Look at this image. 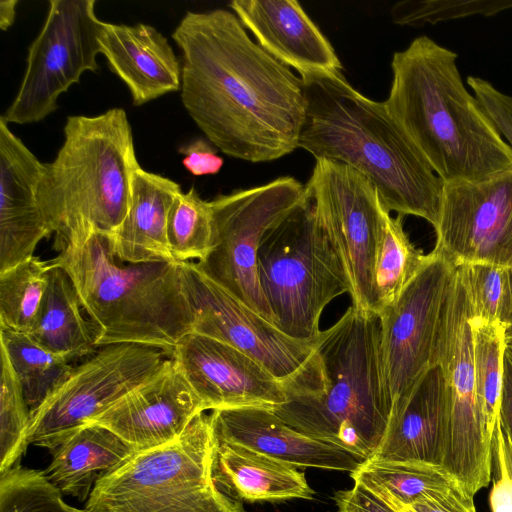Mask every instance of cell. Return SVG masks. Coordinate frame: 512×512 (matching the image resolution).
Returning <instances> with one entry per match:
<instances>
[{"instance_id":"1","label":"cell","mask_w":512,"mask_h":512,"mask_svg":"<svg viewBox=\"0 0 512 512\" xmlns=\"http://www.w3.org/2000/svg\"><path fill=\"white\" fill-rule=\"evenodd\" d=\"M172 38L181 51L182 103L212 145L252 163L299 148L302 79L254 42L233 12L188 11Z\"/></svg>"},{"instance_id":"2","label":"cell","mask_w":512,"mask_h":512,"mask_svg":"<svg viewBox=\"0 0 512 512\" xmlns=\"http://www.w3.org/2000/svg\"><path fill=\"white\" fill-rule=\"evenodd\" d=\"M301 79L306 108L299 148L365 176L389 212L420 217L435 227L444 182L385 103L359 93L342 72Z\"/></svg>"},{"instance_id":"3","label":"cell","mask_w":512,"mask_h":512,"mask_svg":"<svg viewBox=\"0 0 512 512\" xmlns=\"http://www.w3.org/2000/svg\"><path fill=\"white\" fill-rule=\"evenodd\" d=\"M388 111L443 180H477L512 168V148L464 86L457 53L428 36L395 52Z\"/></svg>"},{"instance_id":"4","label":"cell","mask_w":512,"mask_h":512,"mask_svg":"<svg viewBox=\"0 0 512 512\" xmlns=\"http://www.w3.org/2000/svg\"><path fill=\"white\" fill-rule=\"evenodd\" d=\"M316 351L320 385L287 394L273 411L293 429L367 460L385 433L392 409L379 315L351 305L320 332Z\"/></svg>"},{"instance_id":"5","label":"cell","mask_w":512,"mask_h":512,"mask_svg":"<svg viewBox=\"0 0 512 512\" xmlns=\"http://www.w3.org/2000/svg\"><path fill=\"white\" fill-rule=\"evenodd\" d=\"M140 166L131 126L122 108L97 116L67 118L64 142L45 163L39 199L61 249L93 233L114 234L131 204V183Z\"/></svg>"},{"instance_id":"6","label":"cell","mask_w":512,"mask_h":512,"mask_svg":"<svg viewBox=\"0 0 512 512\" xmlns=\"http://www.w3.org/2000/svg\"><path fill=\"white\" fill-rule=\"evenodd\" d=\"M51 262L73 281L97 347L139 343L172 353L192 332V309L179 262H122L102 233L61 249Z\"/></svg>"},{"instance_id":"7","label":"cell","mask_w":512,"mask_h":512,"mask_svg":"<svg viewBox=\"0 0 512 512\" xmlns=\"http://www.w3.org/2000/svg\"><path fill=\"white\" fill-rule=\"evenodd\" d=\"M216 438L199 413L173 442L137 451L95 483L87 512H245L212 477Z\"/></svg>"},{"instance_id":"8","label":"cell","mask_w":512,"mask_h":512,"mask_svg":"<svg viewBox=\"0 0 512 512\" xmlns=\"http://www.w3.org/2000/svg\"><path fill=\"white\" fill-rule=\"evenodd\" d=\"M257 274L275 326L301 341H314L321 332L319 321L325 307L351 293L342 261L306 194L264 236Z\"/></svg>"},{"instance_id":"9","label":"cell","mask_w":512,"mask_h":512,"mask_svg":"<svg viewBox=\"0 0 512 512\" xmlns=\"http://www.w3.org/2000/svg\"><path fill=\"white\" fill-rule=\"evenodd\" d=\"M304 196L305 186L290 176L217 196L210 201L213 247L204 260L195 262L211 280L274 325L258 281L257 254L266 233Z\"/></svg>"},{"instance_id":"10","label":"cell","mask_w":512,"mask_h":512,"mask_svg":"<svg viewBox=\"0 0 512 512\" xmlns=\"http://www.w3.org/2000/svg\"><path fill=\"white\" fill-rule=\"evenodd\" d=\"M473 318L456 270L442 313L433 360L443 370L449 400L441 467L474 497L491 481L492 438L486 431L476 393Z\"/></svg>"},{"instance_id":"11","label":"cell","mask_w":512,"mask_h":512,"mask_svg":"<svg viewBox=\"0 0 512 512\" xmlns=\"http://www.w3.org/2000/svg\"><path fill=\"white\" fill-rule=\"evenodd\" d=\"M192 309V332L226 343L257 360L284 385L299 392L319 382L316 340L291 338L203 273L195 262H179Z\"/></svg>"},{"instance_id":"12","label":"cell","mask_w":512,"mask_h":512,"mask_svg":"<svg viewBox=\"0 0 512 512\" xmlns=\"http://www.w3.org/2000/svg\"><path fill=\"white\" fill-rule=\"evenodd\" d=\"M172 357L139 343L99 347L30 415L27 443L52 454L70 435L155 375Z\"/></svg>"},{"instance_id":"13","label":"cell","mask_w":512,"mask_h":512,"mask_svg":"<svg viewBox=\"0 0 512 512\" xmlns=\"http://www.w3.org/2000/svg\"><path fill=\"white\" fill-rule=\"evenodd\" d=\"M305 194L345 268L352 306L376 313L374 271L388 211L378 191L348 165L316 159Z\"/></svg>"},{"instance_id":"14","label":"cell","mask_w":512,"mask_h":512,"mask_svg":"<svg viewBox=\"0 0 512 512\" xmlns=\"http://www.w3.org/2000/svg\"><path fill=\"white\" fill-rule=\"evenodd\" d=\"M94 0H51L44 25L28 49L19 90L1 116L31 124L57 109L59 96L87 72L98 70L102 21Z\"/></svg>"},{"instance_id":"15","label":"cell","mask_w":512,"mask_h":512,"mask_svg":"<svg viewBox=\"0 0 512 512\" xmlns=\"http://www.w3.org/2000/svg\"><path fill=\"white\" fill-rule=\"evenodd\" d=\"M433 249L455 267H512V168L443 185Z\"/></svg>"},{"instance_id":"16","label":"cell","mask_w":512,"mask_h":512,"mask_svg":"<svg viewBox=\"0 0 512 512\" xmlns=\"http://www.w3.org/2000/svg\"><path fill=\"white\" fill-rule=\"evenodd\" d=\"M456 267L432 250L394 303L380 314L381 350L392 403L433 365Z\"/></svg>"},{"instance_id":"17","label":"cell","mask_w":512,"mask_h":512,"mask_svg":"<svg viewBox=\"0 0 512 512\" xmlns=\"http://www.w3.org/2000/svg\"><path fill=\"white\" fill-rule=\"evenodd\" d=\"M172 360L201 401L203 410L275 409L287 397L284 385L246 353L197 333L183 336Z\"/></svg>"},{"instance_id":"18","label":"cell","mask_w":512,"mask_h":512,"mask_svg":"<svg viewBox=\"0 0 512 512\" xmlns=\"http://www.w3.org/2000/svg\"><path fill=\"white\" fill-rule=\"evenodd\" d=\"M201 412V401L171 357L88 424L103 426L142 451L173 442Z\"/></svg>"},{"instance_id":"19","label":"cell","mask_w":512,"mask_h":512,"mask_svg":"<svg viewBox=\"0 0 512 512\" xmlns=\"http://www.w3.org/2000/svg\"><path fill=\"white\" fill-rule=\"evenodd\" d=\"M44 167L0 118V272L34 257L52 234L39 199Z\"/></svg>"},{"instance_id":"20","label":"cell","mask_w":512,"mask_h":512,"mask_svg":"<svg viewBox=\"0 0 512 512\" xmlns=\"http://www.w3.org/2000/svg\"><path fill=\"white\" fill-rule=\"evenodd\" d=\"M448 422L446 381L434 363L392 403L385 433L367 460L441 467Z\"/></svg>"},{"instance_id":"21","label":"cell","mask_w":512,"mask_h":512,"mask_svg":"<svg viewBox=\"0 0 512 512\" xmlns=\"http://www.w3.org/2000/svg\"><path fill=\"white\" fill-rule=\"evenodd\" d=\"M229 7L256 43L301 77L342 72L331 43L295 0H234Z\"/></svg>"},{"instance_id":"22","label":"cell","mask_w":512,"mask_h":512,"mask_svg":"<svg viewBox=\"0 0 512 512\" xmlns=\"http://www.w3.org/2000/svg\"><path fill=\"white\" fill-rule=\"evenodd\" d=\"M215 437L296 467L353 472L364 460L329 443L311 438L286 424L267 408L214 410Z\"/></svg>"},{"instance_id":"23","label":"cell","mask_w":512,"mask_h":512,"mask_svg":"<svg viewBox=\"0 0 512 512\" xmlns=\"http://www.w3.org/2000/svg\"><path fill=\"white\" fill-rule=\"evenodd\" d=\"M100 54L128 87L135 106L181 88L182 67L167 38L153 26L103 22Z\"/></svg>"},{"instance_id":"24","label":"cell","mask_w":512,"mask_h":512,"mask_svg":"<svg viewBox=\"0 0 512 512\" xmlns=\"http://www.w3.org/2000/svg\"><path fill=\"white\" fill-rule=\"evenodd\" d=\"M178 183L138 166L132 175L131 204L119 229L108 235L114 256L125 263L174 261L167 241V221L181 192Z\"/></svg>"},{"instance_id":"25","label":"cell","mask_w":512,"mask_h":512,"mask_svg":"<svg viewBox=\"0 0 512 512\" xmlns=\"http://www.w3.org/2000/svg\"><path fill=\"white\" fill-rule=\"evenodd\" d=\"M297 468L216 438L212 457L214 483L223 493L240 502L313 499L314 490Z\"/></svg>"},{"instance_id":"26","label":"cell","mask_w":512,"mask_h":512,"mask_svg":"<svg viewBox=\"0 0 512 512\" xmlns=\"http://www.w3.org/2000/svg\"><path fill=\"white\" fill-rule=\"evenodd\" d=\"M136 452L132 445L109 429L86 424L52 453V461L44 473L62 495L85 501L98 479Z\"/></svg>"},{"instance_id":"27","label":"cell","mask_w":512,"mask_h":512,"mask_svg":"<svg viewBox=\"0 0 512 512\" xmlns=\"http://www.w3.org/2000/svg\"><path fill=\"white\" fill-rule=\"evenodd\" d=\"M83 307L68 273L50 262L48 285L27 334L47 351L68 362L94 353L96 334L82 314Z\"/></svg>"},{"instance_id":"28","label":"cell","mask_w":512,"mask_h":512,"mask_svg":"<svg viewBox=\"0 0 512 512\" xmlns=\"http://www.w3.org/2000/svg\"><path fill=\"white\" fill-rule=\"evenodd\" d=\"M350 477L397 508L409 507L432 492L461 487L442 467L411 462L364 460Z\"/></svg>"},{"instance_id":"29","label":"cell","mask_w":512,"mask_h":512,"mask_svg":"<svg viewBox=\"0 0 512 512\" xmlns=\"http://www.w3.org/2000/svg\"><path fill=\"white\" fill-rule=\"evenodd\" d=\"M403 217H392L389 211L384 216L374 271L377 315L396 301L429 258L410 241L403 228Z\"/></svg>"},{"instance_id":"30","label":"cell","mask_w":512,"mask_h":512,"mask_svg":"<svg viewBox=\"0 0 512 512\" xmlns=\"http://www.w3.org/2000/svg\"><path fill=\"white\" fill-rule=\"evenodd\" d=\"M0 342L22 387L31 415L69 376L73 366L25 333L1 328Z\"/></svg>"},{"instance_id":"31","label":"cell","mask_w":512,"mask_h":512,"mask_svg":"<svg viewBox=\"0 0 512 512\" xmlns=\"http://www.w3.org/2000/svg\"><path fill=\"white\" fill-rule=\"evenodd\" d=\"M50 263L32 257L0 272V327L28 334L48 285Z\"/></svg>"},{"instance_id":"32","label":"cell","mask_w":512,"mask_h":512,"mask_svg":"<svg viewBox=\"0 0 512 512\" xmlns=\"http://www.w3.org/2000/svg\"><path fill=\"white\" fill-rule=\"evenodd\" d=\"M214 223L210 201L203 200L195 187L180 192L170 209L167 241L176 262L204 260L213 247Z\"/></svg>"},{"instance_id":"33","label":"cell","mask_w":512,"mask_h":512,"mask_svg":"<svg viewBox=\"0 0 512 512\" xmlns=\"http://www.w3.org/2000/svg\"><path fill=\"white\" fill-rule=\"evenodd\" d=\"M506 326L479 320L472 322L476 393L490 438L499 415Z\"/></svg>"},{"instance_id":"34","label":"cell","mask_w":512,"mask_h":512,"mask_svg":"<svg viewBox=\"0 0 512 512\" xmlns=\"http://www.w3.org/2000/svg\"><path fill=\"white\" fill-rule=\"evenodd\" d=\"M456 270L474 320L512 325V267L466 263Z\"/></svg>"},{"instance_id":"35","label":"cell","mask_w":512,"mask_h":512,"mask_svg":"<svg viewBox=\"0 0 512 512\" xmlns=\"http://www.w3.org/2000/svg\"><path fill=\"white\" fill-rule=\"evenodd\" d=\"M0 474L19 465L25 454L30 412L22 387L1 348L0 380Z\"/></svg>"},{"instance_id":"36","label":"cell","mask_w":512,"mask_h":512,"mask_svg":"<svg viewBox=\"0 0 512 512\" xmlns=\"http://www.w3.org/2000/svg\"><path fill=\"white\" fill-rule=\"evenodd\" d=\"M0 512H87L67 504L44 471L14 466L0 474Z\"/></svg>"},{"instance_id":"37","label":"cell","mask_w":512,"mask_h":512,"mask_svg":"<svg viewBox=\"0 0 512 512\" xmlns=\"http://www.w3.org/2000/svg\"><path fill=\"white\" fill-rule=\"evenodd\" d=\"M512 8V0H405L391 9L392 20L398 25L423 26L472 15L486 17Z\"/></svg>"},{"instance_id":"38","label":"cell","mask_w":512,"mask_h":512,"mask_svg":"<svg viewBox=\"0 0 512 512\" xmlns=\"http://www.w3.org/2000/svg\"><path fill=\"white\" fill-rule=\"evenodd\" d=\"M466 81L487 118L512 148V97L482 78L468 76Z\"/></svg>"},{"instance_id":"39","label":"cell","mask_w":512,"mask_h":512,"mask_svg":"<svg viewBox=\"0 0 512 512\" xmlns=\"http://www.w3.org/2000/svg\"><path fill=\"white\" fill-rule=\"evenodd\" d=\"M493 485L489 494L491 512H512V473L502 447V427L497 419L492 436Z\"/></svg>"},{"instance_id":"40","label":"cell","mask_w":512,"mask_h":512,"mask_svg":"<svg viewBox=\"0 0 512 512\" xmlns=\"http://www.w3.org/2000/svg\"><path fill=\"white\" fill-rule=\"evenodd\" d=\"M207 140L196 138L179 147L183 155L182 164L194 176L217 174L223 166V158L217 155L216 149Z\"/></svg>"},{"instance_id":"41","label":"cell","mask_w":512,"mask_h":512,"mask_svg":"<svg viewBox=\"0 0 512 512\" xmlns=\"http://www.w3.org/2000/svg\"><path fill=\"white\" fill-rule=\"evenodd\" d=\"M473 496L461 487L432 492L408 508L413 512H476Z\"/></svg>"},{"instance_id":"42","label":"cell","mask_w":512,"mask_h":512,"mask_svg":"<svg viewBox=\"0 0 512 512\" xmlns=\"http://www.w3.org/2000/svg\"><path fill=\"white\" fill-rule=\"evenodd\" d=\"M333 498L337 512H399L385 499L357 483L351 489L337 491Z\"/></svg>"},{"instance_id":"43","label":"cell","mask_w":512,"mask_h":512,"mask_svg":"<svg viewBox=\"0 0 512 512\" xmlns=\"http://www.w3.org/2000/svg\"><path fill=\"white\" fill-rule=\"evenodd\" d=\"M502 386L498 419L503 431L512 443V350L505 348L503 354Z\"/></svg>"},{"instance_id":"44","label":"cell","mask_w":512,"mask_h":512,"mask_svg":"<svg viewBox=\"0 0 512 512\" xmlns=\"http://www.w3.org/2000/svg\"><path fill=\"white\" fill-rule=\"evenodd\" d=\"M17 3L15 0L0 2V27L2 30H7L14 23Z\"/></svg>"},{"instance_id":"45","label":"cell","mask_w":512,"mask_h":512,"mask_svg":"<svg viewBox=\"0 0 512 512\" xmlns=\"http://www.w3.org/2000/svg\"><path fill=\"white\" fill-rule=\"evenodd\" d=\"M502 447L507 465L512 473V443L506 433L502 429Z\"/></svg>"},{"instance_id":"46","label":"cell","mask_w":512,"mask_h":512,"mask_svg":"<svg viewBox=\"0 0 512 512\" xmlns=\"http://www.w3.org/2000/svg\"><path fill=\"white\" fill-rule=\"evenodd\" d=\"M506 347H508L509 349H511V350H512V342H507V343H506Z\"/></svg>"}]
</instances>
